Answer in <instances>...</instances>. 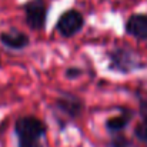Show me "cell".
I'll list each match as a JSON object with an SVG mask.
<instances>
[{"label":"cell","mask_w":147,"mask_h":147,"mask_svg":"<svg viewBox=\"0 0 147 147\" xmlns=\"http://www.w3.org/2000/svg\"><path fill=\"white\" fill-rule=\"evenodd\" d=\"M24 13H26V22L32 29L40 30L45 27L46 16H47V6L45 0L29 1L24 6Z\"/></svg>","instance_id":"obj_1"},{"label":"cell","mask_w":147,"mask_h":147,"mask_svg":"<svg viewBox=\"0 0 147 147\" xmlns=\"http://www.w3.org/2000/svg\"><path fill=\"white\" fill-rule=\"evenodd\" d=\"M46 131V126L36 117H23L16 123V133L19 139H34L39 137Z\"/></svg>","instance_id":"obj_2"},{"label":"cell","mask_w":147,"mask_h":147,"mask_svg":"<svg viewBox=\"0 0 147 147\" xmlns=\"http://www.w3.org/2000/svg\"><path fill=\"white\" fill-rule=\"evenodd\" d=\"M83 23L84 20H83L82 13H79L77 10H69L60 16L57 22V30L63 36L69 37V36L76 34L83 27Z\"/></svg>","instance_id":"obj_3"},{"label":"cell","mask_w":147,"mask_h":147,"mask_svg":"<svg viewBox=\"0 0 147 147\" xmlns=\"http://www.w3.org/2000/svg\"><path fill=\"white\" fill-rule=\"evenodd\" d=\"M127 33L142 39V40H147V16L144 14H134L127 20L126 24Z\"/></svg>","instance_id":"obj_4"},{"label":"cell","mask_w":147,"mask_h":147,"mask_svg":"<svg viewBox=\"0 0 147 147\" xmlns=\"http://www.w3.org/2000/svg\"><path fill=\"white\" fill-rule=\"evenodd\" d=\"M0 40L4 46H7L10 49H22V47L27 46V43H29L27 36L22 32H17V30H10V32L1 33Z\"/></svg>","instance_id":"obj_5"},{"label":"cell","mask_w":147,"mask_h":147,"mask_svg":"<svg viewBox=\"0 0 147 147\" xmlns=\"http://www.w3.org/2000/svg\"><path fill=\"white\" fill-rule=\"evenodd\" d=\"M126 124H127V119H126V117H123V116L113 117V119H110V120L107 121V127H109L110 130H114V131L124 129V127H126Z\"/></svg>","instance_id":"obj_6"},{"label":"cell","mask_w":147,"mask_h":147,"mask_svg":"<svg viewBox=\"0 0 147 147\" xmlns=\"http://www.w3.org/2000/svg\"><path fill=\"white\" fill-rule=\"evenodd\" d=\"M60 106L64 110H67V113H70V114L79 113V101H76L74 98L73 100H61L60 101Z\"/></svg>","instance_id":"obj_7"},{"label":"cell","mask_w":147,"mask_h":147,"mask_svg":"<svg viewBox=\"0 0 147 147\" xmlns=\"http://www.w3.org/2000/svg\"><path fill=\"white\" fill-rule=\"evenodd\" d=\"M136 134H137V137H139L140 140L147 142V120L144 123H142V124H139V126L136 127Z\"/></svg>","instance_id":"obj_8"},{"label":"cell","mask_w":147,"mask_h":147,"mask_svg":"<svg viewBox=\"0 0 147 147\" xmlns=\"http://www.w3.org/2000/svg\"><path fill=\"white\" fill-rule=\"evenodd\" d=\"M19 147H42L39 140H34V139H20V143Z\"/></svg>","instance_id":"obj_9"},{"label":"cell","mask_w":147,"mask_h":147,"mask_svg":"<svg viewBox=\"0 0 147 147\" xmlns=\"http://www.w3.org/2000/svg\"><path fill=\"white\" fill-rule=\"evenodd\" d=\"M126 140L124 139H119V140H116V142H113V146L114 147H126Z\"/></svg>","instance_id":"obj_10"}]
</instances>
